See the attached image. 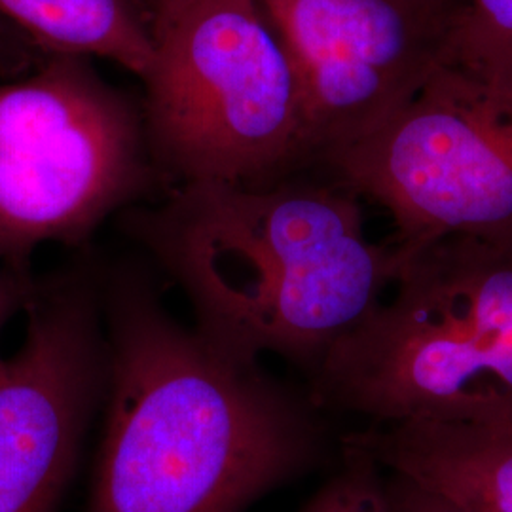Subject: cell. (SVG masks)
<instances>
[{
    "label": "cell",
    "mask_w": 512,
    "mask_h": 512,
    "mask_svg": "<svg viewBox=\"0 0 512 512\" xmlns=\"http://www.w3.org/2000/svg\"><path fill=\"white\" fill-rule=\"evenodd\" d=\"M165 183L141 101L84 55L46 54L0 82V260L33 274L57 243L86 249L107 220Z\"/></svg>",
    "instance_id": "5b68a950"
},
{
    "label": "cell",
    "mask_w": 512,
    "mask_h": 512,
    "mask_svg": "<svg viewBox=\"0 0 512 512\" xmlns=\"http://www.w3.org/2000/svg\"><path fill=\"white\" fill-rule=\"evenodd\" d=\"M0 19L42 54L105 59L139 80L154 57V23L139 0H0Z\"/></svg>",
    "instance_id": "30bf717a"
},
{
    "label": "cell",
    "mask_w": 512,
    "mask_h": 512,
    "mask_svg": "<svg viewBox=\"0 0 512 512\" xmlns=\"http://www.w3.org/2000/svg\"><path fill=\"white\" fill-rule=\"evenodd\" d=\"M389 291L306 376L311 401L368 425H512V247L435 239Z\"/></svg>",
    "instance_id": "3957f363"
},
{
    "label": "cell",
    "mask_w": 512,
    "mask_h": 512,
    "mask_svg": "<svg viewBox=\"0 0 512 512\" xmlns=\"http://www.w3.org/2000/svg\"><path fill=\"white\" fill-rule=\"evenodd\" d=\"M361 200L319 169L264 186L183 183L129 207L120 228L181 289L209 340L308 376L403 266L393 239L368 238Z\"/></svg>",
    "instance_id": "7a4b0ae2"
},
{
    "label": "cell",
    "mask_w": 512,
    "mask_h": 512,
    "mask_svg": "<svg viewBox=\"0 0 512 512\" xmlns=\"http://www.w3.org/2000/svg\"><path fill=\"white\" fill-rule=\"evenodd\" d=\"M44 55L19 31L0 19V76L27 73Z\"/></svg>",
    "instance_id": "9a60e30c"
},
{
    "label": "cell",
    "mask_w": 512,
    "mask_h": 512,
    "mask_svg": "<svg viewBox=\"0 0 512 512\" xmlns=\"http://www.w3.org/2000/svg\"><path fill=\"white\" fill-rule=\"evenodd\" d=\"M463 0H258L298 78L311 169L378 128L450 61Z\"/></svg>",
    "instance_id": "ba28073f"
},
{
    "label": "cell",
    "mask_w": 512,
    "mask_h": 512,
    "mask_svg": "<svg viewBox=\"0 0 512 512\" xmlns=\"http://www.w3.org/2000/svg\"><path fill=\"white\" fill-rule=\"evenodd\" d=\"M109 349L90 512H243L330 456L306 389L165 306L147 258L103 260Z\"/></svg>",
    "instance_id": "6da1fadb"
},
{
    "label": "cell",
    "mask_w": 512,
    "mask_h": 512,
    "mask_svg": "<svg viewBox=\"0 0 512 512\" xmlns=\"http://www.w3.org/2000/svg\"><path fill=\"white\" fill-rule=\"evenodd\" d=\"M450 61L512 92V0H463Z\"/></svg>",
    "instance_id": "8fae6325"
},
{
    "label": "cell",
    "mask_w": 512,
    "mask_h": 512,
    "mask_svg": "<svg viewBox=\"0 0 512 512\" xmlns=\"http://www.w3.org/2000/svg\"><path fill=\"white\" fill-rule=\"evenodd\" d=\"M35 274H21L0 260V336L8 323L25 310L33 291ZM0 353V361H2Z\"/></svg>",
    "instance_id": "5bb4252c"
},
{
    "label": "cell",
    "mask_w": 512,
    "mask_h": 512,
    "mask_svg": "<svg viewBox=\"0 0 512 512\" xmlns=\"http://www.w3.org/2000/svg\"><path fill=\"white\" fill-rule=\"evenodd\" d=\"M385 475L391 512H467L458 503L427 490L406 476L389 471H385Z\"/></svg>",
    "instance_id": "4fadbf2b"
},
{
    "label": "cell",
    "mask_w": 512,
    "mask_h": 512,
    "mask_svg": "<svg viewBox=\"0 0 512 512\" xmlns=\"http://www.w3.org/2000/svg\"><path fill=\"white\" fill-rule=\"evenodd\" d=\"M139 2L147 8V12L150 14V18H152V23H154L156 19L162 18L164 14H167L171 8H175L183 0H139Z\"/></svg>",
    "instance_id": "2e32d148"
},
{
    "label": "cell",
    "mask_w": 512,
    "mask_h": 512,
    "mask_svg": "<svg viewBox=\"0 0 512 512\" xmlns=\"http://www.w3.org/2000/svg\"><path fill=\"white\" fill-rule=\"evenodd\" d=\"M467 512H512V425L393 423L344 437Z\"/></svg>",
    "instance_id": "9c48e42d"
},
{
    "label": "cell",
    "mask_w": 512,
    "mask_h": 512,
    "mask_svg": "<svg viewBox=\"0 0 512 512\" xmlns=\"http://www.w3.org/2000/svg\"><path fill=\"white\" fill-rule=\"evenodd\" d=\"M298 512H391L385 469L366 450L340 440V465Z\"/></svg>",
    "instance_id": "7c38bea8"
},
{
    "label": "cell",
    "mask_w": 512,
    "mask_h": 512,
    "mask_svg": "<svg viewBox=\"0 0 512 512\" xmlns=\"http://www.w3.org/2000/svg\"><path fill=\"white\" fill-rule=\"evenodd\" d=\"M103 260L88 247L35 275L25 336L0 361V512H57L109 368Z\"/></svg>",
    "instance_id": "52a82bcc"
},
{
    "label": "cell",
    "mask_w": 512,
    "mask_h": 512,
    "mask_svg": "<svg viewBox=\"0 0 512 512\" xmlns=\"http://www.w3.org/2000/svg\"><path fill=\"white\" fill-rule=\"evenodd\" d=\"M315 169L378 203L404 255L446 236L512 247V92L452 61Z\"/></svg>",
    "instance_id": "8992f818"
},
{
    "label": "cell",
    "mask_w": 512,
    "mask_h": 512,
    "mask_svg": "<svg viewBox=\"0 0 512 512\" xmlns=\"http://www.w3.org/2000/svg\"><path fill=\"white\" fill-rule=\"evenodd\" d=\"M148 148L165 183L264 186L311 169L293 63L258 0H183L154 21L141 78Z\"/></svg>",
    "instance_id": "277c9868"
}]
</instances>
